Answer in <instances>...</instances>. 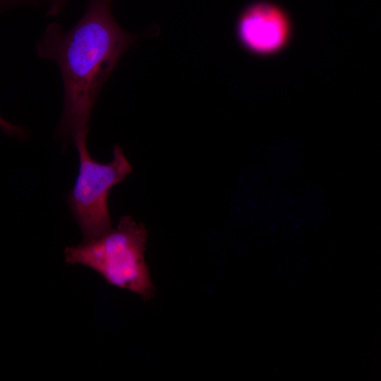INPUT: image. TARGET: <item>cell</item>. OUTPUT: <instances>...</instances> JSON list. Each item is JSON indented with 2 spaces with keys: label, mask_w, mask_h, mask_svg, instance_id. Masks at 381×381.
Instances as JSON below:
<instances>
[{
  "label": "cell",
  "mask_w": 381,
  "mask_h": 381,
  "mask_svg": "<svg viewBox=\"0 0 381 381\" xmlns=\"http://www.w3.org/2000/svg\"><path fill=\"white\" fill-rule=\"evenodd\" d=\"M111 2L88 0L85 13L71 30L50 23L37 43L38 56L54 61L61 71L64 109L57 132L66 140L89 131L90 114L101 89L139 38L116 23Z\"/></svg>",
  "instance_id": "obj_1"
},
{
  "label": "cell",
  "mask_w": 381,
  "mask_h": 381,
  "mask_svg": "<svg viewBox=\"0 0 381 381\" xmlns=\"http://www.w3.org/2000/svg\"><path fill=\"white\" fill-rule=\"evenodd\" d=\"M148 234L131 216L122 217L115 229L89 241L65 249V261L82 265L99 274L109 284L151 300L155 289L145 259Z\"/></svg>",
  "instance_id": "obj_2"
},
{
  "label": "cell",
  "mask_w": 381,
  "mask_h": 381,
  "mask_svg": "<svg viewBox=\"0 0 381 381\" xmlns=\"http://www.w3.org/2000/svg\"><path fill=\"white\" fill-rule=\"evenodd\" d=\"M87 134L82 131L73 138L78 156V174L67 198L71 215L83 234V242L112 229L107 205L109 194L133 170L119 145L114 146L111 162L101 163L92 159L87 147Z\"/></svg>",
  "instance_id": "obj_3"
},
{
  "label": "cell",
  "mask_w": 381,
  "mask_h": 381,
  "mask_svg": "<svg viewBox=\"0 0 381 381\" xmlns=\"http://www.w3.org/2000/svg\"><path fill=\"white\" fill-rule=\"evenodd\" d=\"M290 30L286 12L279 5L265 0L248 4L235 24V35L241 47L259 56L279 52L289 40Z\"/></svg>",
  "instance_id": "obj_4"
},
{
  "label": "cell",
  "mask_w": 381,
  "mask_h": 381,
  "mask_svg": "<svg viewBox=\"0 0 381 381\" xmlns=\"http://www.w3.org/2000/svg\"><path fill=\"white\" fill-rule=\"evenodd\" d=\"M42 1L43 0H0V2L1 9H5L10 7L23 4L37 5L42 3Z\"/></svg>",
  "instance_id": "obj_5"
},
{
  "label": "cell",
  "mask_w": 381,
  "mask_h": 381,
  "mask_svg": "<svg viewBox=\"0 0 381 381\" xmlns=\"http://www.w3.org/2000/svg\"><path fill=\"white\" fill-rule=\"evenodd\" d=\"M49 8L47 11V16H56L61 12L64 8L67 0H49Z\"/></svg>",
  "instance_id": "obj_6"
}]
</instances>
